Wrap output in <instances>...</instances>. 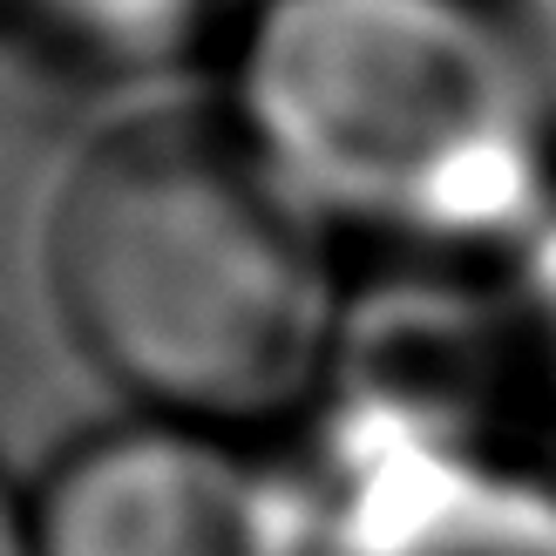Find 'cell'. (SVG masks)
I'll list each match as a JSON object with an SVG mask.
<instances>
[{
	"label": "cell",
	"mask_w": 556,
	"mask_h": 556,
	"mask_svg": "<svg viewBox=\"0 0 556 556\" xmlns=\"http://www.w3.org/2000/svg\"><path fill=\"white\" fill-rule=\"evenodd\" d=\"M48 271L136 414L258 434L326 401L346 353L332 231L225 116H143L81 150Z\"/></svg>",
	"instance_id": "obj_1"
},
{
	"label": "cell",
	"mask_w": 556,
	"mask_h": 556,
	"mask_svg": "<svg viewBox=\"0 0 556 556\" xmlns=\"http://www.w3.org/2000/svg\"><path fill=\"white\" fill-rule=\"evenodd\" d=\"M231 123L332 238L516 258L556 217V102L482 0H252Z\"/></svg>",
	"instance_id": "obj_2"
},
{
	"label": "cell",
	"mask_w": 556,
	"mask_h": 556,
	"mask_svg": "<svg viewBox=\"0 0 556 556\" xmlns=\"http://www.w3.org/2000/svg\"><path fill=\"white\" fill-rule=\"evenodd\" d=\"M326 394L319 556H556V462L468 367L346 340Z\"/></svg>",
	"instance_id": "obj_3"
},
{
	"label": "cell",
	"mask_w": 556,
	"mask_h": 556,
	"mask_svg": "<svg viewBox=\"0 0 556 556\" xmlns=\"http://www.w3.org/2000/svg\"><path fill=\"white\" fill-rule=\"evenodd\" d=\"M41 556H319L313 489L244 434L136 421L89 434L35 495Z\"/></svg>",
	"instance_id": "obj_4"
},
{
	"label": "cell",
	"mask_w": 556,
	"mask_h": 556,
	"mask_svg": "<svg viewBox=\"0 0 556 556\" xmlns=\"http://www.w3.org/2000/svg\"><path fill=\"white\" fill-rule=\"evenodd\" d=\"M0 8L81 68L136 75L190 62L217 35H238L252 0H0Z\"/></svg>",
	"instance_id": "obj_5"
},
{
	"label": "cell",
	"mask_w": 556,
	"mask_h": 556,
	"mask_svg": "<svg viewBox=\"0 0 556 556\" xmlns=\"http://www.w3.org/2000/svg\"><path fill=\"white\" fill-rule=\"evenodd\" d=\"M509 27H516V41L530 48V62H536L543 89H549V102H556V0H516Z\"/></svg>",
	"instance_id": "obj_6"
},
{
	"label": "cell",
	"mask_w": 556,
	"mask_h": 556,
	"mask_svg": "<svg viewBox=\"0 0 556 556\" xmlns=\"http://www.w3.org/2000/svg\"><path fill=\"white\" fill-rule=\"evenodd\" d=\"M0 556H41V543H35V503H21V495L8 489V476H0Z\"/></svg>",
	"instance_id": "obj_7"
}]
</instances>
